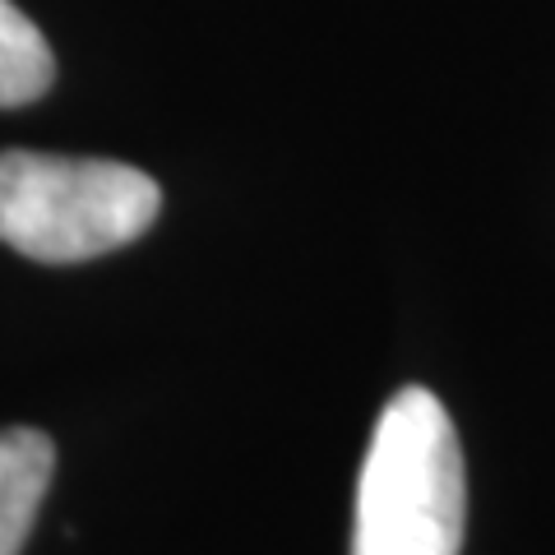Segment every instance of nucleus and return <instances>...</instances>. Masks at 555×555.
I'll use <instances>...</instances> for the list:
<instances>
[{"instance_id":"1","label":"nucleus","mask_w":555,"mask_h":555,"mask_svg":"<svg viewBox=\"0 0 555 555\" xmlns=\"http://www.w3.org/2000/svg\"><path fill=\"white\" fill-rule=\"evenodd\" d=\"M467 481L459 430L422 385L398 389L357 477L352 555H459Z\"/></svg>"},{"instance_id":"2","label":"nucleus","mask_w":555,"mask_h":555,"mask_svg":"<svg viewBox=\"0 0 555 555\" xmlns=\"http://www.w3.org/2000/svg\"><path fill=\"white\" fill-rule=\"evenodd\" d=\"M158 208V181L130 163L0 153V241L38 264H83L130 246Z\"/></svg>"},{"instance_id":"3","label":"nucleus","mask_w":555,"mask_h":555,"mask_svg":"<svg viewBox=\"0 0 555 555\" xmlns=\"http://www.w3.org/2000/svg\"><path fill=\"white\" fill-rule=\"evenodd\" d=\"M56 473V444L33 426L0 430V555H20Z\"/></svg>"},{"instance_id":"4","label":"nucleus","mask_w":555,"mask_h":555,"mask_svg":"<svg viewBox=\"0 0 555 555\" xmlns=\"http://www.w3.org/2000/svg\"><path fill=\"white\" fill-rule=\"evenodd\" d=\"M56 79V56L42 28L14 5L0 0V107H28Z\"/></svg>"}]
</instances>
